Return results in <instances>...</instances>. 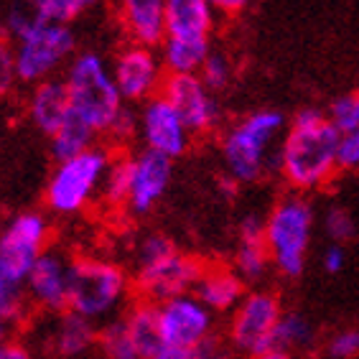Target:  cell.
Returning <instances> with one entry per match:
<instances>
[{"label":"cell","instance_id":"1","mask_svg":"<svg viewBox=\"0 0 359 359\" xmlns=\"http://www.w3.org/2000/svg\"><path fill=\"white\" fill-rule=\"evenodd\" d=\"M341 133L316 107H306L290 120L280 145V173L293 191H316L339 171L337 151Z\"/></svg>","mask_w":359,"mask_h":359},{"label":"cell","instance_id":"2","mask_svg":"<svg viewBox=\"0 0 359 359\" xmlns=\"http://www.w3.org/2000/svg\"><path fill=\"white\" fill-rule=\"evenodd\" d=\"M6 28L15 39V76L21 82H43L74 54L72 28L43 21L28 3L15 6L8 13Z\"/></svg>","mask_w":359,"mask_h":359},{"label":"cell","instance_id":"3","mask_svg":"<svg viewBox=\"0 0 359 359\" xmlns=\"http://www.w3.org/2000/svg\"><path fill=\"white\" fill-rule=\"evenodd\" d=\"M201 270L204 263L181 252L168 237L148 235L138 248L135 288L143 301L161 304L173 296L191 293Z\"/></svg>","mask_w":359,"mask_h":359},{"label":"cell","instance_id":"4","mask_svg":"<svg viewBox=\"0 0 359 359\" xmlns=\"http://www.w3.org/2000/svg\"><path fill=\"white\" fill-rule=\"evenodd\" d=\"M64 87L69 92L72 112L82 118L95 133H107L112 120L123 110L125 100L120 97L110 64L95 51L74 56L67 69Z\"/></svg>","mask_w":359,"mask_h":359},{"label":"cell","instance_id":"5","mask_svg":"<svg viewBox=\"0 0 359 359\" xmlns=\"http://www.w3.org/2000/svg\"><path fill=\"white\" fill-rule=\"evenodd\" d=\"M313 222L316 215L311 201L301 191L285 194L265 217V245L270 252V265H276L283 276L296 278L304 273L313 240Z\"/></svg>","mask_w":359,"mask_h":359},{"label":"cell","instance_id":"6","mask_svg":"<svg viewBox=\"0 0 359 359\" xmlns=\"http://www.w3.org/2000/svg\"><path fill=\"white\" fill-rule=\"evenodd\" d=\"M283 128L285 118L278 110H257L229 128L222 138V156L237 184H252L263 176L270 158L280 153V148L273 153V143Z\"/></svg>","mask_w":359,"mask_h":359},{"label":"cell","instance_id":"7","mask_svg":"<svg viewBox=\"0 0 359 359\" xmlns=\"http://www.w3.org/2000/svg\"><path fill=\"white\" fill-rule=\"evenodd\" d=\"M128 273L104 257H76L69 268V306L67 311L97 321L112 313L128 293Z\"/></svg>","mask_w":359,"mask_h":359},{"label":"cell","instance_id":"8","mask_svg":"<svg viewBox=\"0 0 359 359\" xmlns=\"http://www.w3.org/2000/svg\"><path fill=\"white\" fill-rule=\"evenodd\" d=\"M110 163V153L104 148H90L74 158L59 161L46 187V204L54 215H79L100 196L104 168Z\"/></svg>","mask_w":359,"mask_h":359},{"label":"cell","instance_id":"9","mask_svg":"<svg viewBox=\"0 0 359 359\" xmlns=\"http://www.w3.org/2000/svg\"><path fill=\"white\" fill-rule=\"evenodd\" d=\"M280 316H283V309H280L278 296H273L268 290L245 293L240 304L235 306V311H232L229 344L235 346L237 352L248 354V357H257L268 346H273L276 326Z\"/></svg>","mask_w":359,"mask_h":359},{"label":"cell","instance_id":"10","mask_svg":"<svg viewBox=\"0 0 359 359\" xmlns=\"http://www.w3.org/2000/svg\"><path fill=\"white\" fill-rule=\"evenodd\" d=\"M48 222L39 212H23L0 232V270L15 283H26L34 263L46 252Z\"/></svg>","mask_w":359,"mask_h":359},{"label":"cell","instance_id":"11","mask_svg":"<svg viewBox=\"0 0 359 359\" xmlns=\"http://www.w3.org/2000/svg\"><path fill=\"white\" fill-rule=\"evenodd\" d=\"M115 84H118L120 97L128 104L148 102L156 95H161V84H163V64L156 56L153 46L143 43H128L115 54L110 64Z\"/></svg>","mask_w":359,"mask_h":359},{"label":"cell","instance_id":"12","mask_svg":"<svg viewBox=\"0 0 359 359\" xmlns=\"http://www.w3.org/2000/svg\"><path fill=\"white\" fill-rule=\"evenodd\" d=\"M161 95L179 112L191 135L212 133L219 123V104L199 74H168L161 84Z\"/></svg>","mask_w":359,"mask_h":359},{"label":"cell","instance_id":"13","mask_svg":"<svg viewBox=\"0 0 359 359\" xmlns=\"http://www.w3.org/2000/svg\"><path fill=\"white\" fill-rule=\"evenodd\" d=\"M156 309H158V326L163 344L196 346L207 337H212L215 313L209 311L194 293L161 301V304H156Z\"/></svg>","mask_w":359,"mask_h":359},{"label":"cell","instance_id":"14","mask_svg":"<svg viewBox=\"0 0 359 359\" xmlns=\"http://www.w3.org/2000/svg\"><path fill=\"white\" fill-rule=\"evenodd\" d=\"M140 138L145 148L153 153H161L166 158L176 161L189 151L191 145V130H189L179 112L173 110L163 95H156L153 100L143 102L140 110Z\"/></svg>","mask_w":359,"mask_h":359},{"label":"cell","instance_id":"15","mask_svg":"<svg viewBox=\"0 0 359 359\" xmlns=\"http://www.w3.org/2000/svg\"><path fill=\"white\" fill-rule=\"evenodd\" d=\"M171 184V158L143 148L130 156V196L128 209L133 215H148Z\"/></svg>","mask_w":359,"mask_h":359},{"label":"cell","instance_id":"16","mask_svg":"<svg viewBox=\"0 0 359 359\" xmlns=\"http://www.w3.org/2000/svg\"><path fill=\"white\" fill-rule=\"evenodd\" d=\"M69 268L72 260L54 250H46L36 260L23 285L39 309L64 311L69 306Z\"/></svg>","mask_w":359,"mask_h":359},{"label":"cell","instance_id":"17","mask_svg":"<svg viewBox=\"0 0 359 359\" xmlns=\"http://www.w3.org/2000/svg\"><path fill=\"white\" fill-rule=\"evenodd\" d=\"M120 21L133 43L161 46L166 39V0H120Z\"/></svg>","mask_w":359,"mask_h":359},{"label":"cell","instance_id":"18","mask_svg":"<svg viewBox=\"0 0 359 359\" xmlns=\"http://www.w3.org/2000/svg\"><path fill=\"white\" fill-rule=\"evenodd\" d=\"M191 293L212 313H227L235 311V306L245 296V280L235 268H222V265L209 268V265H204Z\"/></svg>","mask_w":359,"mask_h":359},{"label":"cell","instance_id":"19","mask_svg":"<svg viewBox=\"0 0 359 359\" xmlns=\"http://www.w3.org/2000/svg\"><path fill=\"white\" fill-rule=\"evenodd\" d=\"M28 115H31L36 128L51 138L72 115L69 92H67L64 82L43 79V82L36 84L34 92H31V100H28Z\"/></svg>","mask_w":359,"mask_h":359},{"label":"cell","instance_id":"20","mask_svg":"<svg viewBox=\"0 0 359 359\" xmlns=\"http://www.w3.org/2000/svg\"><path fill=\"white\" fill-rule=\"evenodd\" d=\"M270 268V252L265 245V219L248 215L240 222V240L235 250V270L242 280H257Z\"/></svg>","mask_w":359,"mask_h":359},{"label":"cell","instance_id":"21","mask_svg":"<svg viewBox=\"0 0 359 359\" xmlns=\"http://www.w3.org/2000/svg\"><path fill=\"white\" fill-rule=\"evenodd\" d=\"M215 15L209 0H166V36L209 39L215 28Z\"/></svg>","mask_w":359,"mask_h":359},{"label":"cell","instance_id":"22","mask_svg":"<svg viewBox=\"0 0 359 359\" xmlns=\"http://www.w3.org/2000/svg\"><path fill=\"white\" fill-rule=\"evenodd\" d=\"M212 43L209 39H171L161 43V64L168 74H199L207 62Z\"/></svg>","mask_w":359,"mask_h":359},{"label":"cell","instance_id":"23","mask_svg":"<svg viewBox=\"0 0 359 359\" xmlns=\"http://www.w3.org/2000/svg\"><path fill=\"white\" fill-rule=\"evenodd\" d=\"M123 324L143 359H151L163 346V337H161V326H158V309L151 301L140 298L138 304L128 311V316L123 318Z\"/></svg>","mask_w":359,"mask_h":359},{"label":"cell","instance_id":"24","mask_svg":"<svg viewBox=\"0 0 359 359\" xmlns=\"http://www.w3.org/2000/svg\"><path fill=\"white\" fill-rule=\"evenodd\" d=\"M97 341L95 321L69 311L64 313L59 326H56V349L64 357H76V354L87 352Z\"/></svg>","mask_w":359,"mask_h":359},{"label":"cell","instance_id":"25","mask_svg":"<svg viewBox=\"0 0 359 359\" xmlns=\"http://www.w3.org/2000/svg\"><path fill=\"white\" fill-rule=\"evenodd\" d=\"M95 135L97 133L92 130L90 125L72 112L69 118H67V123L51 135V151H54L56 161L74 158V156H79V153L95 148V145H92L95 143Z\"/></svg>","mask_w":359,"mask_h":359},{"label":"cell","instance_id":"26","mask_svg":"<svg viewBox=\"0 0 359 359\" xmlns=\"http://www.w3.org/2000/svg\"><path fill=\"white\" fill-rule=\"evenodd\" d=\"M130 196V156H110V163L104 168L100 199L107 207H128Z\"/></svg>","mask_w":359,"mask_h":359},{"label":"cell","instance_id":"27","mask_svg":"<svg viewBox=\"0 0 359 359\" xmlns=\"http://www.w3.org/2000/svg\"><path fill=\"white\" fill-rule=\"evenodd\" d=\"M313 341H316V329H313V324L304 313L290 311L280 316V321H278V326H276L273 344L283 346L288 352H296V349H309V346H313Z\"/></svg>","mask_w":359,"mask_h":359},{"label":"cell","instance_id":"28","mask_svg":"<svg viewBox=\"0 0 359 359\" xmlns=\"http://www.w3.org/2000/svg\"><path fill=\"white\" fill-rule=\"evenodd\" d=\"M97 3L100 0H34V11L43 21L69 26L74 18H79L84 11H90Z\"/></svg>","mask_w":359,"mask_h":359},{"label":"cell","instance_id":"29","mask_svg":"<svg viewBox=\"0 0 359 359\" xmlns=\"http://www.w3.org/2000/svg\"><path fill=\"white\" fill-rule=\"evenodd\" d=\"M97 341L102 344L104 354L110 359H143L133 344L130 334L125 329L123 321H112L102 329V332L97 334Z\"/></svg>","mask_w":359,"mask_h":359},{"label":"cell","instance_id":"30","mask_svg":"<svg viewBox=\"0 0 359 359\" xmlns=\"http://www.w3.org/2000/svg\"><path fill=\"white\" fill-rule=\"evenodd\" d=\"M199 76L204 79V84H207L212 92L224 90V87L229 84V79H232V62H229V56L212 48L207 56V62H204V67H201Z\"/></svg>","mask_w":359,"mask_h":359},{"label":"cell","instance_id":"31","mask_svg":"<svg viewBox=\"0 0 359 359\" xmlns=\"http://www.w3.org/2000/svg\"><path fill=\"white\" fill-rule=\"evenodd\" d=\"M329 120L339 133H349L354 128H359V92L354 95H344L334 100V104L329 107Z\"/></svg>","mask_w":359,"mask_h":359},{"label":"cell","instance_id":"32","mask_svg":"<svg viewBox=\"0 0 359 359\" xmlns=\"http://www.w3.org/2000/svg\"><path fill=\"white\" fill-rule=\"evenodd\" d=\"M23 309V285L11 280L0 270V321H13L21 316Z\"/></svg>","mask_w":359,"mask_h":359},{"label":"cell","instance_id":"33","mask_svg":"<svg viewBox=\"0 0 359 359\" xmlns=\"http://www.w3.org/2000/svg\"><path fill=\"white\" fill-rule=\"evenodd\" d=\"M324 229H326V235L332 237V242H339V245H341V242H349L354 235H357L352 215L341 207H332L329 212H326Z\"/></svg>","mask_w":359,"mask_h":359},{"label":"cell","instance_id":"34","mask_svg":"<svg viewBox=\"0 0 359 359\" xmlns=\"http://www.w3.org/2000/svg\"><path fill=\"white\" fill-rule=\"evenodd\" d=\"M329 359H357L359 357V329H341L326 341Z\"/></svg>","mask_w":359,"mask_h":359},{"label":"cell","instance_id":"35","mask_svg":"<svg viewBox=\"0 0 359 359\" xmlns=\"http://www.w3.org/2000/svg\"><path fill=\"white\" fill-rule=\"evenodd\" d=\"M138 133H140V118L133 112L130 104L125 102L123 110L118 112V118L112 120L110 130L104 133V135H110L115 143H128V140H133Z\"/></svg>","mask_w":359,"mask_h":359},{"label":"cell","instance_id":"36","mask_svg":"<svg viewBox=\"0 0 359 359\" xmlns=\"http://www.w3.org/2000/svg\"><path fill=\"white\" fill-rule=\"evenodd\" d=\"M337 163L344 171H354L359 168V128L349 133H341L339 138V151H337Z\"/></svg>","mask_w":359,"mask_h":359},{"label":"cell","instance_id":"37","mask_svg":"<svg viewBox=\"0 0 359 359\" xmlns=\"http://www.w3.org/2000/svg\"><path fill=\"white\" fill-rule=\"evenodd\" d=\"M15 79V48L0 36V95H6L13 87Z\"/></svg>","mask_w":359,"mask_h":359},{"label":"cell","instance_id":"38","mask_svg":"<svg viewBox=\"0 0 359 359\" xmlns=\"http://www.w3.org/2000/svg\"><path fill=\"white\" fill-rule=\"evenodd\" d=\"M344 263H346L344 245L332 242V245L324 250V255H321V265H324V270L334 276V273H339V270H344Z\"/></svg>","mask_w":359,"mask_h":359},{"label":"cell","instance_id":"39","mask_svg":"<svg viewBox=\"0 0 359 359\" xmlns=\"http://www.w3.org/2000/svg\"><path fill=\"white\" fill-rule=\"evenodd\" d=\"M194 349H196V359H229L227 349H224L215 337H207L201 344L194 346Z\"/></svg>","mask_w":359,"mask_h":359},{"label":"cell","instance_id":"40","mask_svg":"<svg viewBox=\"0 0 359 359\" xmlns=\"http://www.w3.org/2000/svg\"><path fill=\"white\" fill-rule=\"evenodd\" d=\"M151 359H196V349H194V346L163 344Z\"/></svg>","mask_w":359,"mask_h":359},{"label":"cell","instance_id":"41","mask_svg":"<svg viewBox=\"0 0 359 359\" xmlns=\"http://www.w3.org/2000/svg\"><path fill=\"white\" fill-rule=\"evenodd\" d=\"M209 6L215 8V13L237 15L250 6V0H209Z\"/></svg>","mask_w":359,"mask_h":359},{"label":"cell","instance_id":"42","mask_svg":"<svg viewBox=\"0 0 359 359\" xmlns=\"http://www.w3.org/2000/svg\"><path fill=\"white\" fill-rule=\"evenodd\" d=\"M0 359H34V357H31V352H28L21 341H8L6 339L0 344Z\"/></svg>","mask_w":359,"mask_h":359},{"label":"cell","instance_id":"43","mask_svg":"<svg viewBox=\"0 0 359 359\" xmlns=\"http://www.w3.org/2000/svg\"><path fill=\"white\" fill-rule=\"evenodd\" d=\"M252 359H293V352H288V349H283V346H268L265 352H260L257 357Z\"/></svg>","mask_w":359,"mask_h":359},{"label":"cell","instance_id":"44","mask_svg":"<svg viewBox=\"0 0 359 359\" xmlns=\"http://www.w3.org/2000/svg\"><path fill=\"white\" fill-rule=\"evenodd\" d=\"M6 341V321H0V344Z\"/></svg>","mask_w":359,"mask_h":359},{"label":"cell","instance_id":"45","mask_svg":"<svg viewBox=\"0 0 359 359\" xmlns=\"http://www.w3.org/2000/svg\"><path fill=\"white\" fill-rule=\"evenodd\" d=\"M21 3H28V6H34V0H21Z\"/></svg>","mask_w":359,"mask_h":359},{"label":"cell","instance_id":"46","mask_svg":"<svg viewBox=\"0 0 359 359\" xmlns=\"http://www.w3.org/2000/svg\"><path fill=\"white\" fill-rule=\"evenodd\" d=\"M0 232H3V227H0Z\"/></svg>","mask_w":359,"mask_h":359}]
</instances>
